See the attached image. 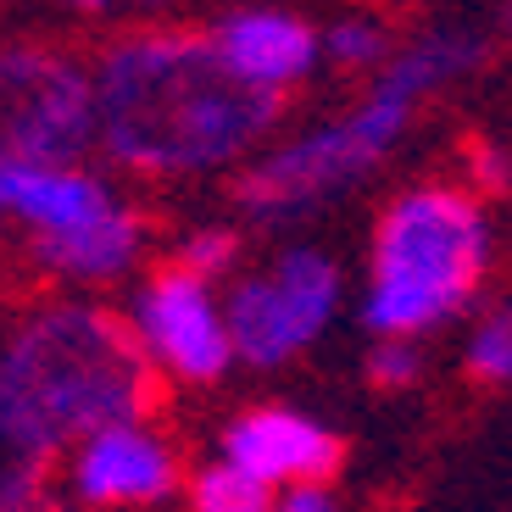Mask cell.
I'll use <instances>...</instances> for the list:
<instances>
[{"label": "cell", "mask_w": 512, "mask_h": 512, "mask_svg": "<svg viewBox=\"0 0 512 512\" xmlns=\"http://www.w3.org/2000/svg\"><path fill=\"white\" fill-rule=\"evenodd\" d=\"M234 251H240L234 229H201V234H190V240L179 245V262L190 273H201V279H218V273L234 262Z\"/></svg>", "instance_id": "ac0fdd59"}, {"label": "cell", "mask_w": 512, "mask_h": 512, "mask_svg": "<svg viewBox=\"0 0 512 512\" xmlns=\"http://www.w3.org/2000/svg\"><path fill=\"white\" fill-rule=\"evenodd\" d=\"M134 329H140L145 351L162 362L167 373H179L190 384L223 379L234 362V334L229 318L212 301V279L190 273L184 262L162 268L134 301Z\"/></svg>", "instance_id": "52a82bcc"}, {"label": "cell", "mask_w": 512, "mask_h": 512, "mask_svg": "<svg viewBox=\"0 0 512 512\" xmlns=\"http://www.w3.org/2000/svg\"><path fill=\"white\" fill-rule=\"evenodd\" d=\"M101 145L95 73L45 45L0 51V162H78Z\"/></svg>", "instance_id": "5b68a950"}, {"label": "cell", "mask_w": 512, "mask_h": 512, "mask_svg": "<svg viewBox=\"0 0 512 512\" xmlns=\"http://www.w3.org/2000/svg\"><path fill=\"white\" fill-rule=\"evenodd\" d=\"M340 312V268L323 251H284L268 273L234 284L229 307V334L234 357L251 368H279V362L301 357Z\"/></svg>", "instance_id": "8992f818"}, {"label": "cell", "mask_w": 512, "mask_h": 512, "mask_svg": "<svg viewBox=\"0 0 512 512\" xmlns=\"http://www.w3.org/2000/svg\"><path fill=\"white\" fill-rule=\"evenodd\" d=\"M273 485L268 479L245 474L240 462H212V468H201L190 485V512H273Z\"/></svg>", "instance_id": "4fadbf2b"}, {"label": "cell", "mask_w": 512, "mask_h": 512, "mask_svg": "<svg viewBox=\"0 0 512 512\" xmlns=\"http://www.w3.org/2000/svg\"><path fill=\"white\" fill-rule=\"evenodd\" d=\"M273 512H340V501L329 496V485H284Z\"/></svg>", "instance_id": "ffe728a7"}, {"label": "cell", "mask_w": 512, "mask_h": 512, "mask_svg": "<svg viewBox=\"0 0 512 512\" xmlns=\"http://www.w3.org/2000/svg\"><path fill=\"white\" fill-rule=\"evenodd\" d=\"M468 173H474V184L485 195H507L512 190V156L501 151V145H468Z\"/></svg>", "instance_id": "d6986e66"}, {"label": "cell", "mask_w": 512, "mask_h": 512, "mask_svg": "<svg viewBox=\"0 0 512 512\" xmlns=\"http://www.w3.org/2000/svg\"><path fill=\"white\" fill-rule=\"evenodd\" d=\"M468 373L479 384H512V301L496 307L468 340Z\"/></svg>", "instance_id": "5bb4252c"}, {"label": "cell", "mask_w": 512, "mask_h": 512, "mask_svg": "<svg viewBox=\"0 0 512 512\" xmlns=\"http://www.w3.org/2000/svg\"><path fill=\"white\" fill-rule=\"evenodd\" d=\"M179 485L173 451L145 423H112L101 435L78 440L73 490L90 507H151Z\"/></svg>", "instance_id": "9c48e42d"}, {"label": "cell", "mask_w": 512, "mask_h": 512, "mask_svg": "<svg viewBox=\"0 0 512 512\" xmlns=\"http://www.w3.org/2000/svg\"><path fill=\"white\" fill-rule=\"evenodd\" d=\"M384 51H390V39H384L379 23H362V17H346V23H334L329 34H323V56H329L334 67H379Z\"/></svg>", "instance_id": "2e32d148"}, {"label": "cell", "mask_w": 512, "mask_h": 512, "mask_svg": "<svg viewBox=\"0 0 512 512\" xmlns=\"http://www.w3.org/2000/svg\"><path fill=\"white\" fill-rule=\"evenodd\" d=\"M223 457L240 462L245 474L279 485H329L346 462V440L323 429L318 418H301L290 407H256L229 423Z\"/></svg>", "instance_id": "ba28073f"}, {"label": "cell", "mask_w": 512, "mask_h": 512, "mask_svg": "<svg viewBox=\"0 0 512 512\" xmlns=\"http://www.w3.org/2000/svg\"><path fill=\"white\" fill-rule=\"evenodd\" d=\"M490 268V223L468 190L418 184L384 206L373 229V268L362 295L368 334L418 340L423 329L457 318L479 295Z\"/></svg>", "instance_id": "3957f363"}, {"label": "cell", "mask_w": 512, "mask_h": 512, "mask_svg": "<svg viewBox=\"0 0 512 512\" xmlns=\"http://www.w3.org/2000/svg\"><path fill=\"white\" fill-rule=\"evenodd\" d=\"M106 206H117L112 190L67 162H0V212L28 229H73L101 218Z\"/></svg>", "instance_id": "8fae6325"}, {"label": "cell", "mask_w": 512, "mask_h": 512, "mask_svg": "<svg viewBox=\"0 0 512 512\" xmlns=\"http://www.w3.org/2000/svg\"><path fill=\"white\" fill-rule=\"evenodd\" d=\"M218 39V51L229 56V67L262 90H290L301 78L312 73V62L323 56V39L312 34L301 17L290 12H268V6H256V12H234L212 28Z\"/></svg>", "instance_id": "30bf717a"}, {"label": "cell", "mask_w": 512, "mask_h": 512, "mask_svg": "<svg viewBox=\"0 0 512 512\" xmlns=\"http://www.w3.org/2000/svg\"><path fill=\"white\" fill-rule=\"evenodd\" d=\"M140 245H145V223L128 206H106L101 218L73 223V229H34L39 268L62 273V279H84V284L128 273Z\"/></svg>", "instance_id": "7c38bea8"}, {"label": "cell", "mask_w": 512, "mask_h": 512, "mask_svg": "<svg viewBox=\"0 0 512 512\" xmlns=\"http://www.w3.org/2000/svg\"><path fill=\"white\" fill-rule=\"evenodd\" d=\"M73 6H84V12H101V6H112V0H73Z\"/></svg>", "instance_id": "44dd1931"}, {"label": "cell", "mask_w": 512, "mask_h": 512, "mask_svg": "<svg viewBox=\"0 0 512 512\" xmlns=\"http://www.w3.org/2000/svg\"><path fill=\"white\" fill-rule=\"evenodd\" d=\"M140 6H162V0H140Z\"/></svg>", "instance_id": "603a6c76"}, {"label": "cell", "mask_w": 512, "mask_h": 512, "mask_svg": "<svg viewBox=\"0 0 512 512\" xmlns=\"http://www.w3.org/2000/svg\"><path fill=\"white\" fill-rule=\"evenodd\" d=\"M501 28H507V39H512V0H507V12H501Z\"/></svg>", "instance_id": "7402d4cb"}, {"label": "cell", "mask_w": 512, "mask_h": 512, "mask_svg": "<svg viewBox=\"0 0 512 512\" xmlns=\"http://www.w3.org/2000/svg\"><path fill=\"white\" fill-rule=\"evenodd\" d=\"M418 379V346L401 334H379V346L368 351V384L373 390H407Z\"/></svg>", "instance_id": "e0dca14e"}, {"label": "cell", "mask_w": 512, "mask_h": 512, "mask_svg": "<svg viewBox=\"0 0 512 512\" xmlns=\"http://www.w3.org/2000/svg\"><path fill=\"white\" fill-rule=\"evenodd\" d=\"M418 112V95L407 84H396L390 73H379V84L368 90V101L357 112H346L340 123H323L301 140L279 145L273 156L251 162L234 179V201L251 218H290L307 206L340 195L346 184H357L390 145L401 140V128Z\"/></svg>", "instance_id": "277c9868"}, {"label": "cell", "mask_w": 512, "mask_h": 512, "mask_svg": "<svg viewBox=\"0 0 512 512\" xmlns=\"http://www.w3.org/2000/svg\"><path fill=\"white\" fill-rule=\"evenodd\" d=\"M156 407V357L101 307H45L0 340V446L45 457L140 423Z\"/></svg>", "instance_id": "7a4b0ae2"}, {"label": "cell", "mask_w": 512, "mask_h": 512, "mask_svg": "<svg viewBox=\"0 0 512 512\" xmlns=\"http://www.w3.org/2000/svg\"><path fill=\"white\" fill-rule=\"evenodd\" d=\"M0 512H67L45 485V457H12L0 468Z\"/></svg>", "instance_id": "9a60e30c"}, {"label": "cell", "mask_w": 512, "mask_h": 512, "mask_svg": "<svg viewBox=\"0 0 512 512\" xmlns=\"http://www.w3.org/2000/svg\"><path fill=\"white\" fill-rule=\"evenodd\" d=\"M279 106V90L234 73L212 34H134L95 62L101 151L134 173L234 162L273 128Z\"/></svg>", "instance_id": "6da1fadb"}]
</instances>
